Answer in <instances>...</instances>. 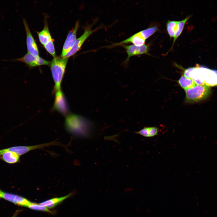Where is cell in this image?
<instances>
[{"label": "cell", "mask_w": 217, "mask_h": 217, "mask_svg": "<svg viewBox=\"0 0 217 217\" xmlns=\"http://www.w3.org/2000/svg\"><path fill=\"white\" fill-rule=\"evenodd\" d=\"M44 28L41 31L36 32L40 42L43 45L52 39L49 30L47 21L48 15L46 13H44Z\"/></svg>", "instance_id": "7c38bea8"}, {"label": "cell", "mask_w": 217, "mask_h": 217, "mask_svg": "<svg viewBox=\"0 0 217 217\" xmlns=\"http://www.w3.org/2000/svg\"><path fill=\"white\" fill-rule=\"evenodd\" d=\"M9 61L22 62L30 67L48 65L49 64V61H46L39 56H34L28 52L21 58Z\"/></svg>", "instance_id": "8992f818"}, {"label": "cell", "mask_w": 217, "mask_h": 217, "mask_svg": "<svg viewBox=\"0 0 217 217\" xmlns=\"http://www.w3.org/2000/svg\"><path fill=\"white\" fill-rule=\"evenodd\" d=\"M1 155L2 160L9 164L17 162L19 161L20 158V156L15 153L10 151L5 152Z\"/></svg>", "instance_id": "5bb4252c"}, {"label": "cell", "mask_w": 217, "mask_h": 217, "mask_svg": "<svg viewBox=\"0 0 217 217\" xmlns=\"http://www.w3.org/2000/svg\"><path fill=\"white\" fill-rule=\"evenodd\" d=\"M186 101L187 102H193L204 100L209 96L211 90L209 86L205 84L196 85L185 90Z\"/></svg>", "instance_id": "3957f363"}, {"label": "cell", "mask_w": 217, "mask_h": 217, "mask_svg": "<svg viewBox=\"0 0 217 217\" xmlns=\"http://www.w3.org/2000/svg\"><path fill=\"white\" fill-rule=\"evenodd\" d=\"M23 24L26 33V44L28 52L35 56H39L38 47L29 28L27 22L23 19Z\"/></svg>", "instance_id": "9c48e42d"}, {"label": "cell", "mask_w": 217, "mask_h": 217, "mask_svg": "<svg viewBox=\"0 0 217 217\" xmlns=\"http://www.w3.org/2000/svg\"><path fill=\"white\" fill-rule=\"evenodd\" d=\"M166 25L167 30L170 37H174L178 28V21L168 20Z\"/></svg>", "instance_id": "e0dca14e"}, {"label": "cell", "mask_w": 217, "mask_h": 217, "mask_svg": "<svg viewBox=\"0 0 217 217\" xmlns=\"http://www.w3.org/2000/svg\"><path fill=\"white\" fill-rule=\"evenodd\" d=\"M72 195V193H70L63 197L54 198L47 200L39 203V204L42 206H46L48 208H52L62 202L64 200L69 197Z\"/></svg>", "instance_id": "4fadbf2b"}, {"label": "cell", "mask_w": 217, "mask_h": 217, "mask_svg": "<svg viewBox=\"0 0 217 217\" xmlns=\"http://www.w3.org/2000/svg\"><path fill=\"white\" fill-rule=\"evenodd\" d=\"M125 50L127 55L124 63L127 64L130 58L132 56L138 55L141 54H147L149 50V46L144 44L141 46H137L134 45H129L125 44L121 45Z\"/></svg>", "instance_id": "ba28073f"}, {"label": "cell", "mask_w": 217, "mask_h": 217, "mask_svg": "<svg viewBox=\"0 0 217 217\" xmlns=\"http://www.w3.org/2000/svg\"><path fill=\"white\" fill-rule=\"evenodd\" d=\"M53 108L64 116H67L69 114L70 110L67 99L61 90L55 92Z\"/></svg>", "instance_id": "5b68a950"}, {"label": "cell", "mask_w": 217, "mask_h": 217, "mask_svg": "<svg viewBox=\"0 0 217 217\" xmlns=\"http://www.w3.org/2000/svg\"><path fill=\"white\" fill-rule=\"evenodd\" d=\"M158 30V27L154 26L149 27L140 32L143 38L146 39L153 34Z\"/></svg>", "instance_id": "ffe728a7"}, {"label": "cell", "mask_w": 217, "mask_h": 217, "mask_svg": "<svg viewBox=\"0 0 217 217\" xmlns=\"http://www.w3.org/2000/svg\"><path fill=\"white\" fill-rule=\"evenodd\" d=\"M44 46L46 50L54 58L56 57L54 45L52 39L44 45Z\"/></svg>", "instance_id": "7402d4cb"}, {"label": "cell", "mask_w": 217, "mask_h": 217, "mask_svg": "<svg viewBox=\"0 0 217 217\" xmlns=\"http://www.w3.org/2000/svg\"><path fill=\"white\" fill-rule=\"evenodd\" d=\"M205 84L210 86L217 85V71L211 70L205 82Z\"/></svg>", "instance_id": "ac0fdd59"}, {"label": "cell", "mask_w": 217, "mask_h": 217, "mask_svg": "<svg viewBox=\"0 0 217 217\" xmlns=\"http://www.w3.org/2000/svg\"><path fill=\"white\" fill-rule=\"evenodd\" d=\"M145 40L140 31L121 42L108 46L110 48L113 47L130 43H133L136 46H141L145 44Z\"/></svg>", "instance_id": "30bf717a"}, {"label": "cell", "mask_w": 217, "mask_h": 217, "mask_svg": "<svg viewBox=\"0 0 217 217\" xmlns=\"http://www.w3.org/2000/svg\"><path fill=\"white\" fill-rule=\"evenodd\" d=\"M2 198L15 205L25 207L31 202L26 198L15 194L3 192Z\"/></svg>", "instance_id": "8fae6325"}, {"label": "cell", "mask_w": 217, "mask_h": 217, "mask_svg": "<svg viewBox=\"0 0 217 217\" xmlns=\"http://www.w3.org/2000/svg\"><path fill=\"white\" fill-rule=\"evenodd\" d=\"M178 82L184 90L192 88L197 85L192 79L187 78L184 75L180 78Z\"/></svg>", "instance_id": "2e32d148"}, {"label": "cell", "mask_w": 217, "mask_h": 217, "mask_svg": "<svg viewBox=\"0 0 217 217\" xmlns=\"http://www.w3.org/2000/svg\"><path fill=\"white\" fill-rule=\"evenodd\" d=\"M159 130L155 127H144L138 131L135 132L146 137H152L158 135Z\"/></svg>", "instance_id": "9a60e30c"}, {"label": "cell", "mask_w": 217, "mask_h": 217, "mask_svg": "<svg viewBox=\"0 0 217 217\" xmlns=\"http://www.w3.org/2000/svg\"><path fill=\"white\" fill-rule=\"evenodd\" d=\"M192 15H189L187 16L184 19L178 21V29L175 34L174 39L173 45H174L175 41L177 38L181 34L186 23L187 21L191 17Z\"/></svg>", "instance_id": "d6986e66"}, {"label": "cell", "mask_w": 217, "mask_h": 217, "mask_svg": "<svg viewBox=\"0 0 217 217\" xmlns=\"http://www.w3.org/2000/svg\"><path fill=\"white\" fill-rule=\"evenodd\" d=\"M3 192V191H2V190L0 189V198H2V194Z\"/></svg>", "instance_id": "cb8c5ba5"}, {"label": "cell", "mask_w": 217, "mask_h": 217, "mask_svg": "<svg viewBox=\"0 0 217 217\" xmlns=\"http://www.w3.org/2000/svg\"><path fill=\"white\" fill-rule=\"evenodd\" d=\"M66 130L74 135L82 137L89 136L93 128L92 122L84 117L74 114H69L64 123Z\"/></svg>", "instance_id": "6da1fadb"}, {"label": "cell", "mask_w": 217, "mask_h": 217, "mask_svg": "<svg viewBox=\"0 0 217 217\" xmlns=\"http://www.w3.org/2000/svg\"><path fill=\"white\" fill-rule=\"evenodd\" d=\"M79 21L77 20L74 29L69 32L64 43L61 57H64L72 49L77 39L76 34L79 27Z\"/></svg>", "instance_id": "52a82bcc"}, {"label": "cell", "mask_w": 217, "mask_h": 217, "mask_svg": "<svg viewBox=\"0 0 217 217\" xmlns=\"http://www.w3.org/2000/svg\"><path fill=\"white\" fill-rule=\"evenodd\" d=\"M68 58L56 57L51 61L50 68L55 85L54 92L61 90V85L63 77Z\"/></svg>", "instance_id": "7a4b0ae2"}, {"label": "cell", "mask_w": 217, "mask_h": 217, "mask_svg": "<svg viewBox=\"0 0 217 217\" xmlns=\"http://www.w3.org/2000/svg\"><path fill=\"white\" fill-rule=\"evenodd\" d=\"M26 207H28L34 210L47 212H50V211L46 207L41 205L39 204H38L31 202H30L29 204L27 205Z\"/></svg>", "instance_id": "44dd1931"}, {"label": "cell", "mask_w": 217, "mask_h": 217, "mask_svg": "<svg viewBox=\"0 0 217 217\" xmlns=\"http://www.w3.org/2000/svg\"><path fill=\"white\" fill-rule=\"evenodd\" d=\"M98 19L94 20L93 23L87 25L84 28V32L83 34L76 40L74 45L69 52L64 57L69 58L73 56L80 49L81 46L86 40L94 32L97 31L100 27L92 30V27L94 24L97 21Z\"/></svg>", "instance_id": "277c9868"}, {"label": "cell", "mask_w": 217, "mask_h": 217, "mask_svg": "<svg viewBox=\"0 0 217 217\" xmlns=\"http://www.w3.org/2000/svg\"><path fill=\"white\" fill-rule=\"evenodd\" d=\"M19 211L17 210L15 212L12 217H16L19 212Z\"/></svg>", "instance_id": "603a6c76"}]
</instances>
